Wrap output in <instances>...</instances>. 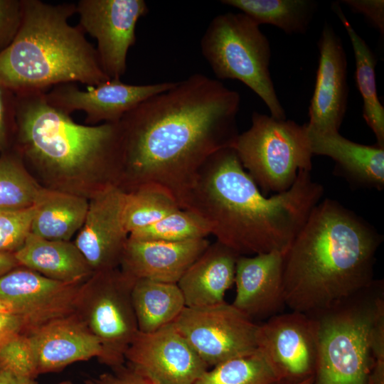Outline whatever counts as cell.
<instances>
[{
    "label": "cell",
    "instance_id": "4dcf8cb0",
    "mask_svg": "<svg viewBox=\"0 0 384 384\" xmlns=\"http://www.w3.org/2000/svg\"><path fill=\"white\" fill-rule=\"evenodd\" d=\"M210 235V228L202 217L179 208L158 222L129 233V237L142 240L180 242L206 238Z\"/></svg>",
    "mask_w": 384,
    "mask_h": 384
},
{
    "label": "cell",
    "instance_id": "b9f144b4",
    "mask_svg": "<svg viewBox=\"0 0 384 384\" xmlns=\"http://www.w3.org/2000/svg\"><path fill=\"white\" fill-rule=\"evenodd\" d=\"M313 375L304 378L303 380L293 381V382H282L281 384H312Z\"/></svg>",
    "mask_w": 384,
    "mask_h": 384
},
{
    "label": "cell",
    "instance_id": "ab89813d",
    "mask_svg": "<svg viewBox=\"0 0 384 384\" xmlns=\"http://www.w3.org/2000/svg\"><path fill=\"white\" fill-rule=\"evenodd\" d=\"M19 266L14 253L0 252V277Z\"/></svg>",
    "mask_w": 384,
    "mask_h": 384
},
{
    "label": "cell",
    "instance_id": "ba28073f",
    "mask_svg": "<svg viewBox=\"0 0 384 384\" xmlns=\"http://www.w3.org/2000/svg\"><path fill=\"white\" fill-rule=\"evenodd\" d=\"M233 148L264 195L287 191L299 171L311 169L313 154L305 124L254 112L251 127L238 134Z\"/></svg>",
    "mask_w": 384,
    "mask_h": 384
},
{
    "label": "cell",
    "instance_id": "603a6c76",
    "mask_svg": "<svg viewBox=\"0 0 384 384\" xmlns=\"http://www.w3.org/2000/svg\"><path fill=\"white\" fill-rule=\"evenodd\" d=\"M14 255L19 265L63 283L82 284L93 274L70 241L46 240L29 233Z\"/></svg>",
    "mask_w": 384,
    "mask_h": 384
},
{
    "label": "cell",
    "instance_id": "484cf974",
    "mask_svg": "<svg viewBox=\"0 0 384 384\" xmlns=\"http://www.w3.org/2000/svg\"><path fill=\"white\" fill-rule=\"evenodd\" d=\"M332 9L348 33L356 60V80L363 98V117L373 130L377 144L384 147V108L377 93L376 58L366 41L357 33L337 3Z\"/></svg>",
    "mask_w": 384,
    "mask_h": 384
},
{
    "label": "cell",
    "instance_id": "d4e9b609",
    "mask_svg": "<svg viewBox=\"0 0 384 384\" xmlns=\"http://www.w3.org/2000/svg\"><path fill=\"white\" fill-rule=\"evenodd\" d=\"M132 302L138 329L156 331L172 324L186 307L183 296L174 283L135 279Z\"/></svg>",
    "mask_w": 384,
    "mask_h": 384
},
{
    "label": "cell",
    "instance_id": "ffe728a7",
    "mask_svg": "<svg viewBox=\"0 0 384 384\" xmlns=\"http://www.w3.org/2000/svg\"><path fill=\"white\" fill-rule=\"evenodd\" d=\"M209 245L206 238L169 242L129 237L119 269L134 279L177 284Z\"/></svg>",
    "mask_w": 384,
    "mask_h": 384
},
{
    "label": "cell",
    "instance_id": "6da1fadb",
    "mask_svg": "<svg viewBox=\"0 0 384 384\" xmlns=\"http://www.w3.org/2000/svg\"><path fill=\"white\" fill-rule=\"evenodd\" d=\"M240 105L238 92L196 73L137 105L119 121L117 186L159 190L182 209L208 158L233 147Z\"/></svg>",
    "mask_w": 384,
    "mask_h": 384
},
{
    "label": "cell",
    "instance_id": "277c9868",
    "mask_svg": "<svg viewBox=\"0 0 384 384\" xmlns=\"http://www.w3.org/2000/svg\"><path fill=\"white\" fill-rule=\"evenodd\" d=\"M46 91L16 94L14 148L43 186L90 198L118 182L119 122L80 124L50 104Z\"/></svg>",
    "mask_w": 384,
    "mask_h": 384
},
{
    "label": "cell",
    "instance_id": "5bb4252c",
    "mask_svg": "<svg viewBox=\"0 0 384 384\" xmlns=\"http://www.w3.org/2000/svg\"><path fill=\"white\" fill-rule=\"evenodd\" d=\"M82 284L55 281L19 265L0 277V303L22 320L27 333L74 313Z\"/></svg>",
    "mask_w": 384,
    "mask_h": 384
},
{
    "label": "cell",
    "instance_id": "8d00e7d4",
    "mask_svg": "<svg viewBox=\"0 0 384 384\" xmlns=\"http://www.w3.org/2000/svg\"><path fill=\"white\" fill-rule=\"evenodd\" d=\"M342 2L353 11L361 13L370 20L383 34L384 32L383 0H345Z\"/></svg>",
    "mask_w": 384,
    "mask_h": 384
},
{
    "label": "cell",
    "instance_id": "44dd1931",
    "mask_svg": "<svg viewBox=\"0 0 384 384\" xmlns=\"http://www.w3.org/2000/svg\"><path fill=\"white\" fill-rule=\"evenodd\" d=\"M238 255L215 241L188 268L177 282L186 307H201L225 302L226 291L235 282Z\"/></svg>",
    "mask_w": 384,
    "mask_h": 384
},
{
    "label": "cell",
    "instance_id": "d6986e66",
    "mask_svg": "<svg viewBox=\"0 0 384 384\" xmlns=\"http://www.w3.org/2000/svg\"><path fill=\"white\" fill-rule=\"evenodd\" d=\"M32 344L38 375L57 372L75 362L101 358L97 338L79 316L70 314L51 320L26 333Z\"/></svg>",
    "mask_w": 384,
    "mask_h": 384
},
{
    "label": "cell",
    "instance_id": "5b68a950",
    "mask_svg": "<svg viewBox=\"0 0 384 384\" xmlns=\"http://www.w3.org/2000/svg\"><path fill=\"white\" fill-rule=\"evenodd\" d=\"M22 1L20 29L0 53L1 85L18 94L46 92L69 82L93 87L111 80L85 33L68 22L76 12L75 4Z\"/></svg>",
    "mask_w": 384,
    "mask_h": 384
},
{
    "label": "cell",
    "instance_id": "60d3db41",
    "mask_svg": "<svg viewBox=\"0 0 384 384\" xmlns=\"http://www.w3.org/2000/svg\"><path fill=\"white\" fill-rule=\"evenodd\" d=\"M369 384H384V360L375 361L370 373Z\"/></svg>",
    "mask_w": 384,
    "mask_h": 384
},
{
    "label": "cell",
    "instance_id": "83f0119b",
    "mask_svg": "<svg viewBox=\"0 0 384 384\" xmlns=\"http://www.w3.org/2000/svg\"><path fill=\"white\" fill-rule=\"evenodd\" d=\"M42 188L14 147L0 154V213L33 208Z\"/></svg>",
    "mask_w": 384,
    "mask_h": 384
},
{
    "label": "cell",
    "instance_id": "1f68e13d",
    "mask_svg": "<svg viewBox=\"0 0 384 384\" xmlns=\"http://www.w3.org/2000/svg\"><path fill=\"white\" fill-rule=\"evenodd\" d=\"M0 364L14 374L34 380L38 375L35 353L26 333H20L0 347Z\"/></svg>",
    "mask_w": 384,
    "mask_h": 384
},
{
    "label": "cell",
    "instance_id": "7bdbcfd3",
    "mask_svg": "<svg viewBox=\"0 0 384 384\" xmlns=\"http://www.w3.org/2000/svg\"><path fill=\"white\" fill-rule=\"evenodd\" d=\"M11 311L5 305L0 303V311Z\"/></svg>",
    "mask_w": 384,
    "mask_h": 384
},
{
    "label": "cell",
    "instance_id": "4316f807",
    "mask_svg": "<svg viewBox=\"0 0 384 384\" xmlns=\"http://www.w3.org/2000/svg\"><path fill=\"white\" fill-rule=\"evenodd\" d=\"M220 2L238 9L259 26L272 24L288 34L305 33L317 6L311 0H223Z\"/></svg>",
    "mask_w": 384,
    "mask_h": 384
},
{
    "label": "cell",
    "instance_id": "8fae6325",
    "mask_svg": "<svg viewBox=\"0 0 384 384\" xmlns=\"http://www.w3.org/2000/svg\"><path fill=\"white\" fill-rule=\"evenodd\" d=\"M76 5L79 26L97 41L101 67L111 80H120L128 50L136 41L139 19L149 9L143 0H80Z\"/></svg>",
    "mask_w": 384,
    "mask_h": 384
},
{
    "label": "cell",
    "instance_id": "f35d334b",
    "mask_svg": "<svg viewBox=\"0 0 384 384\" xmlns=\"http://www.w3.org/2000/svg\"><path fill=\"white\" fill-rule=\"evenodd\" d=\"M0 384H36L34 380L20 377L0 364Z\"/></svg>",
    "mask_w": 384,
    "mask_h": 384
},
{
    "label": "cell",
    "instance_id": "3957f363",
    "mask_svg": "<svg viewBox=\"0 0 384 384\" xmlns=\"http://www.w3.org/2000/svg\"><path fill=\"white\" fill-rule=\"evenodd\" d=\"M381 241L373 227L339 203L319 202L283 255L286 306L311 314L370 286Z\"/></svg>",
    "mask_w": 384,
    "mask_h": 384
},
{
    "label": "cell",
    "instance_id": "4fadbf2b",
    "mask_svg": "<svg viewBox=\"0 0 384 384\" xmlns=\"http://www.w3.org/2000/svg\"><path fill=\"white\" fill-rule=\"evenodd\" d=\"M257 345L283 382L297 381L314 375L318 341L311 315L292 311L269 318L259 324Z\"/></svg>",
    "mask_w": 384,
    "mask_h": 384
},
{
    "label": "cell",
    "instance_id": "7402d4cb",
    "mask_svg": "<svg viewBox=\"0 0 384 384\" xmlns=\"http://www.w3.org/2000/svg\"><path fill=\"white\" fill-rule=\"evenodd\" d=\"M306 125V124H305ZM313 154L331 157L341 174L359 185L382 190L384 186V147L351 142L336 132H317L306 126Z\"/></svg>",
    "mask_w": 384,
    "mask_h": 384
},
{
    "label": "cell",
    "instance_id": "2e32d148",
    "mask_svg": "<svg viewBox=\"0 0 384 384\" xmlns=\"http://www.w3.org/2000/svg\"><path fill=\"white\" fill-rule=\"evenodd\" d=\"M175 82L130 85L120 80H110L80 90L75 83L55 85L45 92L48 101L71 114L81 110L90 124L117 122L129 111L149 97L171 87Z\"/></svg>",
    "mask_w": 384,
    "mask_h": 384
},
{
    "label": "cell",
    "instance_id": "74e56055",
    "mask_svg": "<svg viewBox=\"0 0 384 384\" xmlns=\"http://www.w3.org/2000/svg\"><path fill=\"white\" fill-rule=\"evenodd\" d=\"M20 333H25L22 320L11 311H0V347Z\"/></svg>",
    "mask_w": 384,
    "mask_h": 384
},
{
    "label": "cell",
    "instance_id": "7a4b0ae2",
    "mask_svg": "<svg viewBox=\"0 0 384 384\" xmlns=\"http://www.w3.org/2000/svg\"><path fill=\"white\" fill-rule=\"evenodd\" d=\"M323 193L310 171L300 170L287 191L267 198L225 147L201 167L183 209L202 217L216 241L240 256L284 254Z\"/></svg>",
    "mask_w": 384,
    "mask_h": 384
},
{
    "label": "cell",
    "instance_id": "7c38bea8",
    "mask_svg": "<svg viewBox=\"0 0 384 384\" xmlns=\"http://www.w3.org/2000/svg\"><path fill=\"white\" fill-rule=\"evenodd\" d=\"M124 358L154 384H194L208 368L173 324L151 333L138 331Z\"/></svg>",
    "mask_w": 384,
    "mask_h": 384
},
{
    "label": "cell",
    "instance_id": "cb8c5ba5",
    "mask_svg": "<svg viewBox=\"0 0 384 384\" xmlns=\"http://www.w3.org/2000/svg\"><path fill=\"white\" fill-rule=\"evenodd\" d=\"M87 208L85 197L43 187L33 206L30 233L46 240L70 241Z\"/></svg>",
    "mask_w": 384,
    "mask_h": 384
},
{
    "label": "cell",
    "instance_id": "f546056e",
    "mask_svg": "<svg viewBox=\"0 0 384 384\" xmlns=\"http://www.w3.org/2000/svg\"><path fill=\"white\" fill-rule=\"evenodd\" d=\"M179 208L172 197L159 190L140 188L126 193L123 211L126 229L129 235L158 222Z\"/></svg>",
    "mask_w": 384,
    "mask_h": 384
},
{
    "label": "cell",
    "instance_id": "ac0fdd59",
    "mask_svg": "<svg viewBox=\"0 0 384 384\" xmlns=\"http://www.w3.org/2000/svg\"><path fill=\"white\" fill-rule=\"evenodd\" d=\"M283 255L273 251L237 260L236 294L232 304L253 321L268 319L286 306Z\"/></svg>",
    "mask_w": 384,
    "mask_h": 384
},
{
    "label": "cell",
    "instance_id": "836d02e7",
    "mask_svg": "<svg viewBox=\"0 0 384 384\" xmlns=\"http://www.w3.org/2000/svg\"><path fill=\"white\" fill-rule=\"evenodd\" d=\"M16 94L0 84V154L14 147L16 132Z\"/></svg>",
    "mask_w": 384,
    "mask_h": 384
},
{
    "label": "cell",
    "instance_id": "ee69618b",
    "mask_svg": "<svg viewBox=\"0 0 384 384\" xmlns=\"http://www.w3.org/2000/svg\"><path fill=\"white\" fill-rule=\"evenodd\" d=\"M58 384H73V383L70 380H65V381H63V382H60Z\"/></svg>",
    "mask_w": 384,
    "mask_h": 384
},
{
    "label": "cell",
    "instance_id": "30bf717a",
    "mask_svg": "<svg viewBox=\"0 0 384 384\" xmlns=\"http://www.w3.org/2000/svg\"><path fill=\"white\" fill-rule=\"evenodd\" d=\"M209 366L253 354L259 324L225 302L185 307L172 323Z\"/></svg>",
    "mask_w": 384,
    "mask_h": 384
},
{
    "label": "cell",
    "instance_id": "d590c367",
    "mask_svg": "<svg viewBox=\"0 0 384 384\" xmlns=\"http://www.w3.org/2000/svg\"><path fill=\"white\" fill-rule=\"evenodd\" d=\"M85 384H154L138 374L129 366H122L113 368L95 378L85 380Z\"/></svg>",
    "mask_w": 384,
    "mask_h": 384
},
{
    "label": "cell",
    "instance_id": "8992f818",
    "mask_svg": "<svg viewBox=\"0 0 384 384\" xmlns=\"http://www.w3.org/2000/svg\"><path fill=\"white\" fill-rule=\"evenodd\" d=\"M384 296L376 281L353 296L308 314L314 319L318 353L312 384H369L375 363L371 327Z\"/></svg>",
    "mask_w": 384,
    "mask_h": 384
},
{
    "label": "cell",
    "instance_id": "e575fe53",
    "mask_svg": "<svg viewBox=\"0 0 384 384\" xmlns=\"http://www.w3.org/2000/svg\"><path fill=\"white\" fill-rule=\"evenodd\" d=\"M22 18V0H0V53L16 38Z\"/></svg>",
    "mask_w": 384,
    "mask_h": 384
},
{
    "label": "cell",
    "instance_id": "d6a6232c",
    "mask_svg": "<svg viewBox=\"0 0 384 384\" xmlns=\"http://www.w3.org/2000/svg\"><path fill=\"white\" fill-rule=\"evenodd\" d=\"M33 207L17 213H0V252H15L31 231Z\"/></svg>",
    "mask_w": 384,
    "mask_h": 384
},
{
    "label": "cell",
    "instance_id": "f1b7e54d",
    "mask_svg": "<svg viewBox=\"0 0 384 384\" xmlns=\"http://www.w3.org/2000/svg\"><path fill=\"white\" fill-rule=\"evenodd\" d=\"M275 368L257 349L252 355L232 359L206 370L194 384H281Z\"/></svg>",
    "mask_w": 384,
    "mask_h": 384
},
{
    "label": "cell",
    "instance_id": "e0dca14e",
    "mask_svg": "<svg viewBox=\"0 0 384 384\" xmlns=\"http://www.w3.org/2000/svg\"><path fill=\"white\" fill-rule=\"evenodd\" d=\"M318 48L316 84L306 126L317 132H336L347 108V59L341 38L327 22L324 25Z\"/></svg>",
    "mask_w": 384,
    "mask_h": 384
},
{
    "label": "cell",
    "instance_id": "9a60e30c",
    "mask_svg": "<svg viewBox=\"0 0 384 384\" xmlns=\"http://www.w3.org/2000/svg\"><path fill=\"white\" fill-rule=\"evenodd\" d=\"M125 196L112 185L88 199L85 219L73 242L93 273L119 267L129 238L123 217Z\"/></svg>",
    "mask_w": 384,
    "mask_h": 384
},
{
    "label": "cell",
    "instance_id": "52a82bcc",
    "mask_svg": "<svg viewBox=\"0 0 384 384\" xmlns=\"http://www.w3.org/2000/svg\"><path fill=\"white\" fill-rule=\"evenodd\" d=\"M201 50L218 78L240 81L262 99L271 117L286 119L269 70L268 39L252 19L243 13L217 15L201 38Z\"/></svg>",
    "mask_w": 384,
    "mask_h": 384
},
{
    "label": "cell",
    "instance_id": "9c48e42d",
    "mask_svg": "<svg viewBox=\"0 0 384 384\" xmlns=\"http://www.w3.org/2000/svg\"><path fill=\"white\" fill-rule=\"evenodd\" d=\"M135 279L119 268L95 272L80 286L74 313L99 340V361L112 369L125 363V353L138 332L132 302Z\"/></svg>",
    "mask_w": 384,
    "mask_h": 384
}]
</instances>
